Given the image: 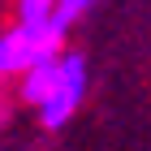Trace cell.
I'll use <instances>...</instances> for the list:
<instances>
[{"label": "cell", "mask_w": 151, "mask_h": 151, "mask_svg": "<svg viewBox=\"0 0 151 151\" xmlns=\"http://www.w3.org/2000/svg\"><path fill=\"white\" fill-rule=\"evenodd\" d=\"M22 17L13 30H4L0 39V73H30L47 60H56V47L65 43V30L78 22V13H86V4L69 0V4H35L26 0Z\"/></svg>", "instance_id": "6da1fadb"}, {"label": "cell", "mask_w": 151, "mask_h": 151, "mask_svg": "<svg viewBox=\"0 0 151 151\" xmlns=\"http://www.w3.org/2000/svg\"><path fill=\"white\" fill-rule=\"evenodd\" d=\"M82 99H86V56H82V52H69V56H60L56 86L47 95V104L39 108V121H43L47 129H60L82 108Z\"/></svg>", "instance_id": "7a4b0ae2"}, {"label": "cell", "mask_w": 151, "mask_h": 151, "mask_svg": "<svg viewBox=\"0 0 151 151\" xmlns=\"http://www.w3.org/2000/svg\"><path fill=\"white\" fill-rule=\"evenodd\" d=\"M56 73H60V56L47 60V65H39V69H30V73L22 78V99L35 104V108H43L47 95H52V86H56Z\"/></svg>", "instance_id": "3957f363"}]
</instances>
